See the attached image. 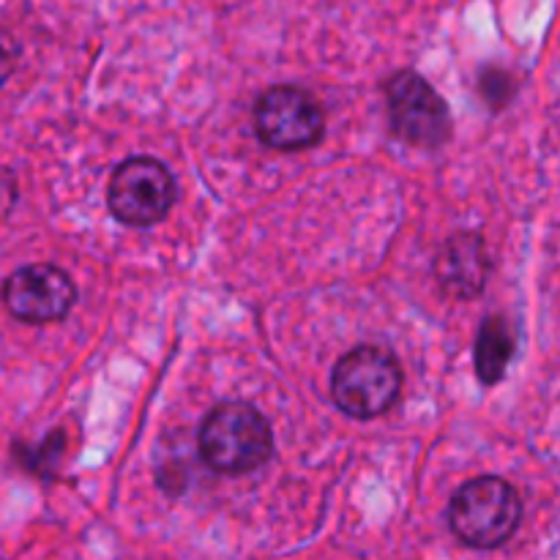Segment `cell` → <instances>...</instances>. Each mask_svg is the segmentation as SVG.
I'll return each mask as SVG.
<instances>
[{"label":"cell","instance_id":"cell-6","mask_svg":"<svg viewBox=\"0 0 560 560\" xmlns=\"http://www.w3.org/2000/svg\"><path fill=\"white\" fill-rule=\"evenodd\" d=\"M255 135L273 151H306L326 135V113L310 91L299 85H271L252 109Z\"/></svg>","mask_w":560,"mask_h":560},{"label":"cell","instance_id":"cell-4","mask_svg":"<svg viewBox=\"0 0 560 560\" xmlns=\"http://www.w3.org/2000/svg\"><path fill=\"white\" fill-rule=\"evenodd\" d=\"M178 200L173 170L153 156H131L115 167L107 184L109 213L126 228H153L164 222Z\"/></svg>","mask_w":560,"mask_h":560},{"label":"cell","instance_id":"cell-10","mask_svg":"<svg viewBox=\"0 0 560 560\" xmlns=\"http://www.w3.org/2000/svg\"><path fill=\"white\" fill-rule=\"evenodd\" d=\"M481 93L487 96L490 107H503L514 96V80L501 69H487L481 74Z\"/></svg>","mask_w":560,"mask_h":560},{"label":"cell","instance_id":"cell-3","mask_svg":"<svg viewBox=\"0 0 560 560\" xmlns=\"http://www.w3.org/2000/svg\"><path fill=\"white\" fill-rule=\"evenodd\" d=\"M402 394V366L381 345H359L331 372V399L345 416L359 421L388 413Z\"/></svg>","mask_w":560,"mask_h":560},{"label":"cell","instance_id":"cell-12","mask_svg":"<svg viewBox=\"0 0 560 560\" xmlns=\"http://www.w3.org/2000/svg\"><path fill=\"white\" fill-rule=\"evenodd\" d=\"M20 55V42L5 27H0V85H5V80L16 71Z\"/></svg>","mask_w":560,"mask_h":560},{"label":"cell","instance_id":"cell-7","mask_svg":"<svg viewBox=\"0 0 560 560\" xmlns=\"http://www.w3.org/2000/svg\"><path fill=\"white\" fill-rule=\"evenodd\" d=\"M0 299L14 320L27 326H49L74 310L77 288L63 268L52 262H31L5 279Z\"/></svg>","mask_w":560,"mask_h":560},{"label":"cell","instance_id":"cell-11","mask_svg":"<svg viewBox=\"0 0 560 560\" xmlns=\"http://www.w3.org/2000/svg\"><path fill=\"white\" fill-rule=\"evenodd\" d=\"M16 200H20V184H16V173L5 164H0V224L11 217Z\"/></svg>","mask_w":560,"mask_h":560},{"label":"cell","instance_id":"cell-9","mask_svg":"<svg viewBox=\"0 0 560 560\" xmlns=\"http://www.w3.org/2000/svg\"><path fill=\"white\" fill-rule=\"evenodd\" d=\"M514 353H517V337H514V328L509 326L506 317H485L474 345V364L479 381L485 386H498L506 377Z\"/></svg>","mask_w":560,"mask_h":560},{"label":"cell","instance_id":"cell-2","mask_svg":"<svg viewBox=\"0 0 560 560\" xmlns=\"http://www.w3.org/2000/svg\"><path fill=\"white\" fill-rule=\"evenodd\" d=\"M446 517L448 528L463 545L474 550H495L517 534L523 501L501 476H479L454 492Z\"/></svg>","mask_w":560,"mask_h":560},{"label":"cell","instance_id":"cell-8","mask_svg":"<svg viewBox=\"0 0 560 560\" xmlns=\"http://www.w3.org/2000/svg\"><path fill=\"white\" fill-rule=\"evenodd\" d=\"M432 271H435L443 293L452 295V299L470 301L481 295L492 271L485 238L476 233H457L446 238V244L438 252Z\"/></svg>","mask_w":560,"mask_h":560},{"label":"cell","instance_id":"cell-5","mask_svg":"<svg viewBox=\"0 0 560 560\" xmlns=\"http://www.w3.org/2000/svg\"><path fill=\"white\" fill-rule=\"evenodd\" d=\"M392 131L416 148H443L452 137V113L419 71H397L383 82Z\"/></svg>","mask_w":560,"mask_h":560},{"label":"cell","instance_id":"cell-1","mask_svg":"<svg viewBox=\"0 0 560 560\" xmlns=\"http://www.w3.org/2000/svg\"><path fill=\"white\" fill-rule=\"evenodd\" d=\"M197 446L202 463L217 474H252L273 457L271 421L249 402H219L202 419Z\"/></svg>","mask_w":560,"mask_h":560}]
</instances>
